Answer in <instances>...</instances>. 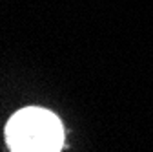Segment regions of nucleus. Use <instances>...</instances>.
I'll return each mask as SVG.
<instances>
[{"instance_id": "nucleus-1", "label": "nucleus", "mask_w": 153, "mask_h": 152, "mask_svg": "<svg viewBox=\"0 0 153 152\" xmlns=\"http://www.w3.org/2000/svg\"><path fill=\"white\" fill-rule=\"evenodd\" d=\"M6 143L13 152H59L64 147V126L51 110L26 106L9 117Z\"/></svg>"}]
</instances>
